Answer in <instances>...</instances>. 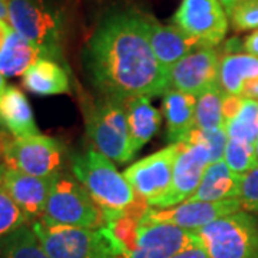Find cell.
<instances>
[{
    "label": "cell",
    "instance_id": "1",
    "mask_svg": "<svg viewBox=\"0 0 258 258\" xmlns=\"http://www.w3.org/2000/svg\"><path fill=\"white\" fill-rule=\"evenodd\" d=\"M83 66L102 98L125 103L169 89V72L152 50L147 16L138 12L116 10L102 19L83 49Z\"/></svg>",
    "mask_w": 258,
    "mask_h": 258
},
{
    "label": "cell",
    "instance_id": "2",
    "mask_svg": "<svg viewBox=\"0 0 258 258\" xmlns=\"http://www.w3.org/2000/svg\"><path fill=\"white\" fill-rule=\"evenodd\" d=\"M72 175L103 210L105 218L125 211L138 200L123 174L116 169L111 159L98 151L91 149L74 157Z\"/></svg>",
    "mask_w": 258,
    "mask_h": 258
},
{
    "label": "cell",
    "instance_id": "3",
    "mask_svg": "<svg viewBox=\"0 0 258 258\" xmlns=\"http://www.w3.org/2000/svg\"><path fill=\"white\" fill-rule=\"evenodd\" d=\"M9 26L46 59L66 66L63 59L62 15L46 0H8Z\"/></svg>",
    "mask_w": 258,
    "mask_h": 258
},
{
    "label": "cell",
    "instance_id": "4",
    "mask_svg": "<svg viewBox=\"0 0 258 258\" xmlns=\"http://www.w3.org/2000/svg\"><path fill=\"white\" fill-rule=\"evenodd\" d=\"M40 221L49 225H66L99 230L105 225V212L91 198L74 175L59 174L47 198Z\"/></svg>",
    "mask_w": 258,
    "mask_h": 258
},
{
    "label": "cell",
    "instance_id": "5",
    "mask_svg": "<svg viewBox=\"0 0 258 258\" xmlns=\"http://www.w3.org/2000/svg\"><path fill=\"white\" fill-rule=\"evenodd\" d=\"M85 115L86 134L95 151L116 164H125L134 158L123 102L101 98L93 102Z\"/></svg>",
    "mask_w": 258,
    "mask_h": 258
},
{
    "label": "cell",
    "instance_id": "6",
    "mask_svg": "<svg viewBox=\"0 0 258 258\" xmlns=\"http://www.w3.org/2000/svg\"><path fill=\"white\" fill-rule=\"evenodd\" d=\"M208 258H258V221L238 211L194 231Z\"/></svg>",
    "mask_w": 258,
    "mask_h": 258
},
{
    "label": "cell",
    "instance_id": "7",
    "mask_svg": "<svg viewBox=\"0 0 258 258\" xmlns=\"http://www.w3.org/2000/svg\"><path fill=\"white\" fill-rule=\"evenodd\" d=\"M68 151L62 141L33 135L13 138L8 134L3 148V164L23 174L33 176H57L63 172Z\"/></svg>",
    "mask_w": 258,
    "mask_h": 258
},
{
    "label": "cell",
    "instance_id": "8",
    "mask_svg": "<svg viewBox=\"0 0 258 258\" xmlns=\"http://www.w3.org/2000/svg\"><path fill=\"white\" fill-rule=\"evenodd\" d=\"M43 249L50 258H113L101 230L30 222Z\"/></svg>",
    "mask_w": 258,
    "mask_h": 258
},
{
    "label": "cell",
    "instance_id": "9",
    "mask_svg": "<svg viewBox=\"0 0 258 258\" xmlns=\"http://www.w3.org/2000/svg\"><path fill=\"white\" fill-rule=\"evenodd\" d=\"M179 144L181 148L171 186L165 195L148 204L151 208H171L188 201L201 184L205 169L211 164L210 149L198 138L195 129Z\"/></svg>",
    "mask_w": 258,
    "mask_h": 258
},
{
    "label": "cell",
    "instance_id": "10",
    "mask_svg": "<svg viewBox=\"0 0 258 258\" xmlns=\"http://www.w3.org/2000/svg\"><path fill=\"white\" fill-rule=\"evenodd\" d=\"M228 15L218 0H182L174 23L201 47L218 46L228 32Z\"/></svg>",
    "mask_w": 258,
    "mask_h": 258
},
{
    "label": "cell",
    "instance_id": "11",
    "mask_svg": "<svg viewBox=\"0 0 258 258\" xmlns=\"http://www.w3.org/2000/svg\"><path fill=\"white\" fill-rule=\"evenodd\" d=\"M181 144H169L152 155L128 166L122 174L137 197L148 204L161 198L169 189Z\"/></svg>",
    "mask_w": 258,
    "mask_h": 258
},
{
    "label": "cell",
    "instance_id": "12",
    "mask_svg": "<svg viewBox=\"0 0 258 258\" xmlns=\"http://www.w3.org/2000/svg\"><path fill=\"white\" fill-rule=\"evenodd\" d=\"M238 211H242L238 198L217 203L185 201L171 208H149L142 224H169L194 232L221 217Z\"/></svg>",
    "mask_w": 258,
    "mask_h": 258
},
{
    "label": "cell",
    "instance_id": "13",
    "mask_svg": "<svg viewBox=\"0 0 258 258\" xmlns=\"http://www.w3.org/2000/svg\"><path fill=\"white\" fill-rule=\"evenodd\" d=\"M220 56L215 49L201 47L169 69V88L198 98L218 85Z\"/></svg>",
    "mask_w": 258,
    "mask_h": 258
},
{
    "label": "cell",
    "instance_id": "14",
    "mask_svg": "<svg viewBox=\"0 0 258 258\" xmlns=\"http://www.w3.org/2000/svg\"><path fill=\"white\" fill-rule=\"evenodd\" d=\"M56 176H33L10 168H5L2 185L12 200L28 215L30 222L40 220Z\"/></svg>",
    "mask_w": 258,
    "mask_h": 258
},
{
    "label": "cell",
    "instance_id": "15",
    "mask_svg": "<svg viewBox=\"0 0 258 258\" xmlns=\"http://www.w3.org/2000/svg\"><path fill=\"white\" fill-rule=\"evenodd\" d=\"M195 234L169 224H142L135 248L119 258H171L189 245Z\"/></svg>",
    "mask_w": 258,
    "mask_h": 258
},
{
    "label": "cell",
    "instance_id": "16",
    "mask_svg": "<svg viewBox=\"0 0 258 258\" xmlns=\"http://www.w3.org/2000/svg\"><path fill=\"white\" fill-rule=\"evenodd\" d=\"M148 37L152 50L159 63L169 72V69L192 52L201 49L198 42L185 35L181 29L174 26H165L157 20L147 16Z\"/></svg>",
    "mask_w": 258,
    "mask_h": 258
},
{
    "label": "cell",
    "instance_id": "17",
    "mask_svg": "<svg viewBox=\"0 0 258 258\" xmlns=\"http://www.w3.org/2000/svg\"><path fill=\"white\" fill-rule=\"evenodd\" d=\"M0 128L13 138L40 134L28 98L18 86L9 85L0 93Z\"/></svg>",
    "mask_w": 258,
    "mask_h": 258
},
{
    "label": "cell",
    "instance_id": "18",
    "mask_svg": "<svg viewBox=\"0 0 258 258\" xmlns=\"http://www.w3.org/2000/svg\"><path fill=\"white\" fill-rule=\"evenodd\" d=\"M242 175L232 172L224 161L210 164L203 181L188 201L217 203L227 200H240Z\"/></svg>",
    "mask_w": 258,
    "mask_h": 258
},
{
    "label": "cell",
    "instance_id": "19",
    "mask_svg": "<svg viewBox=\"0 0 258 258\" xmlns=\"http://www.w3.org/2000/svg\"><path fill=\"white\" fill-rule=\"evenodd\" d=\"M195 108L197 98L189 93L172 88L164 93V115L169 144L182 142L195 129Z\"/></svg>",
    "mask_w": 258,
    "mask_h": 258
},
{
    "label": "cell",
    "instance_id": "20",
    "mask_svg": "<svg viewBox=\"0 0 258 258\" xmlns=\"http://www.w3.org/2000/svg\"><path fill=\"white\" fill-rule=\"evenodd\" d=\"M22 83L28 92L37 96H55L71 91V81L66 66L42 57L33 63L22 78Z\"/></svg>",
    "mask_w": 258,
    "mask_h": 258
},
{
    "label": "cell",
    "instance_id": "21",
    "mask_svg": "<svg viewBox=\"0 0 258 258\" xmlns=\"http://www.w3.org/2000/svg\"><path fill=\"white\" fill-rule=\"evenodd\" d=\"M129 137L132 149L137 154L147 145L161 125V112L151 103V98L139 96L125 102Z\"/></svg>",
    "mask_w": 258,
    "mask_h": 258
},
{
    "label": "cell",
    "instance_id": "22",
    "mask_svg": "<svg viewBox=\"0 0 258 258\" xmlns=\"http://www.w3.org/2000/svg\"><path fill=\"white\" fill-rule=\"evenodd\" d=\"M258 79V57L248 53H230L220 59L218 83L224 92L241 96L244 88Z\"/></svg>",
    "mask_w": 258,
    "mask_h": 258
},
{
    "label": "cell",
    "instance_id": "23",
    "mask_svg": "<svg viewBox=\"0 0 258 258\" xmlns=\"http://www.w3.org/2000/svg\"><path fill=\"white\" fill-rule=\"evenodd\" d=\"M42 57L37 47L12 29L0 49V74L5 78L23 76L29 68Z\"/></svg>",
    "mask_w": 258,
    "mask_h": 258
},
{
    "label": "cell",
    "instance_id": "24",
    "mask_svg": "<svg viewBox=\"0 0 258 258\" xmlns=\"http://www.w3.org/2000/svg\"><path fill=\"white\" fill-rule=\"evenodd\" d=\"M227 93L220 88V83L210 88L197 98L195 128L200 131H215L225 125L224 99Z\"/></svg>",
    "mask_w": 258,
    "mask_h": 258
},
{
    "label": "cell",
    "instance_id": "25",
    "mask_svg": "<svg viewBox=\"0 0 258 258\" xmlns=\"http://www.w3.org/2000/svg\"><path fill=\"white\" fill-rule=\"evenodd\" d=\"M0 258H50L30 224L0 241Z\"/></svg>",
    "mask_w": 258,
    "mask_h": 258
},
{
    "label": "cell",
    "instance_id": "26",
    "mask_svg": "<svg viewBox=\"0 0 258 258\" xmlns=\"http://www.w3.org/2000/svg\"><path fill=\"white\" fill-rule=\"evenodd\" d=\"M228 139H237L251 145L258 142V101L242 98L240 109L225 122Z\"/></svg>",
    "mask_w": 258,
    "mask_h": 258
},
{
    "label": "cell",
    "instance_id": "27",
    "mask_svg": "<svg viewBox=\"0 0 258 258\" xmlns=\"http://www.w3.org/2000/svg\"><path fill=\"white\" fill-rule=\"evenodd\" d=\"M6 165H0V241L6 238L12 232L30 224L28 215L12 200L8 191L2 185V175Z\"/></svg>",
    "mask_w": 258,
    "mask_h": 258
},
{
    "label": "cell",
    "instance_id": "28",
    "mask_svg": "<svg viewBox=\"0 0 258 258\" xmlns=\"http://www.w3.org/2000/svg\"><path fill=\"white\" fill-rule=\"evenodd\" d=\"M224 162L232 172L245 175L258 166V157L255 145H251L237 139H228Z\"/></svg>",
    "mask_w": 258,
    "mask_h": 258
},
{
    "label": "cell",
    "instance_id": "29",
    "mask_svg": "<svg viewBox=\"0 0 258 258\" xmlns=\"http://www.w3.org/2000/svg\"><path fill=\"white\" fill-rule=\"evenodd\" d=\"M237 32L258 29V0H241L227 13Z\"/></svg>",
    "mask_w": 258,
    "mask_h": 258
},
{
    "label": "cell",
    "instance_id": "30",
    "mask_svg": "<svg viewBox=\"0 0 258 258\" xmlns=\"http://www.w3.org/2000/svg\"><path fill=\"white\" fill-rule=\"evenodd\" d=\"M195 132L198 138L203 141L204 144L210 149V157H211V164L224 161V154L228 142V135L227 131L222 126L215 131H200L195 128Z\"/></svg>",
    "mask_w": 258,
    "mask_h": 258
},
{
    "label": "cell",
    "instance_id": "31",
    "mask_svg": "<svg viewBox=\"0 0 258 258\" xmlns=\"http://www.w3.org/2000/svg\"><path fill=\"white\" fill-rule=\"evenodd\" d=\"M240 201L242 210L247 212H258V166L242 175Z\"/></svg>",
    "mask_w": 258,
    "mask_h": 258
},
{
    "label": "cell",
    "instance_id": "32",
    "mask_svg": "<svg viewBox=\"0 0 258 258\" xmlns=\"http://www.w3.org/2000/svg\"><path fill=\"white\" fill-rule=\"evenodd\" d=\"M171 258H208V254L205 252L203 244L195 235V238L189 245H186L184 249H181L179 252H176L175 255Z\"/></svg>",
    "mask_w": 258,
    "mask_h": 258
},
{
    "label": "cell",
    "instance_id": "33",
    "mask_svg": "<svg viewBox=\"0 0 258 258\" xmlns=\"http://www.w3.org/2000/svg\"><path fill=\"white\" fill-rule=\"evenodd\" d=\"M242 46H244L245 52H247L248 55L258 57V29L257 30H254L252 33H249L248 36L245 37Z\"/></svg>",
    "mask_w": 258,
    "mask_h": 258
},
{
    "label": "cell",
    "instance_id": "34",
    "mask_svg": "<svg viewBox=\"0 0 258 258\" xmlns=\"http://www.w3.org/2000/svg\"><path fill=\"white\" fill-rule=\"evenodd\" d=\"M241 98H247V99H254V101H258V79L257 81L249 82L248 85L244 88Z\"/></svg>",
    "mask_w": 258,
    "mask_h": 258
},
{
    "label": "cell",
    "instance_id": "35",
    "mask_svg": "<svg viewBox=\"0 0 258 258\" xmlns=\"http://www.w3.org/2000/svg\"><path fill=\"white\" fill-rule=\"evenodd\" d=\"M10 30H12V28L9 26V23L0 22V49L3 46V43H5V40H6V37L9 35Z\"/></svg>",
    "mask_w": 258,
    "mask_h": 258
},
{
    "label": "cell",
    "instance_id": "36",
    "mask_svg": "<svg viewBox=\"0 0 258 258\" xmlns=\"http://www.w3.org/2000/svg\"><path fill=\"white\" fill-rule=\"evenodd\" d=\"M9 19V10H8V0H0V22L8 23Z\"/></svg>",
    "mask_w": 258,
    "mask_h": 258
},
{
    "label": "cell",
    "instance_id": "37",
    "mask_svg": "<svg viewBox=\"0 0 258 258\" xmlns=\"http://www.w3.org/2000/svg\"><path fill=\"white\" fill-rule=\"evenodd\" d=\"M8 137V132H5L0 128V165H3V148H5V141Z\"/></svg>",
    "mask_w": 258,
    "mask_h": 258
},
{
    "label": "cell",
    "instance_id": "38",
    "mask_svg": "<svg viewBox=\"0 0 258 258\" xmlns=\"http://www.w3.org/2000/svg\"><path fill=\"white\" fill-rule=\"evenodd\" d=\"M218 2H220L222 6H224L225 12L228 13V12H230V10L232 9V8H234L235 5H237V3H240L241 0H218Z\"/></svg>",
    "mask_w": 258,
    "mask_h": 258
},
{
    "label": "cell",
    "instance_id": "39",
    "mask_svg": "<svg viewBox=\"0 0 258 258\" xmlns=\"http://www.w3.org/2000/svg\"><path fill=\"white\" fill-rule=\"evenodd\" d=\"M5 79H6V78H5L3 75L0 74V93L3 92V89L6 88V81H5Z\"/></svg>",
    "mask_w": 258,
    "mask_h": 258
},
{
    "label": "cell",
    "instance_id": "40",
    "mask_svg": "<svg viewBox=\"0 0 258 258\" xmlns=\"http://www.w3.org/2000/svg\"><path fill=\"white\" fill-rule=\"evenodd\" d=\"M255 149H257V157H258V142H257V145H255Z\"/></svg>",
    "mask_w": 258,
    "mask_h": 258
}]
</instances>
